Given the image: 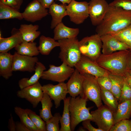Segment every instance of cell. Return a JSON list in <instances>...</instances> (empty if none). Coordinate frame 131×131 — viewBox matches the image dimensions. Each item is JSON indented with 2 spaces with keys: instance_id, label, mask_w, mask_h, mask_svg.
I'll return each instance as SVG.
<instances>
[{
  "instance_id": "6da1fadb",
  "label": "cell",
  "mask_w": 131,
  "mask_h": 131,
  "mask_svg": "<svg viewBox=\"0 0 131 131\" xmlns=\"http://www.w3.org/2000/svg\"><path fill=\"white\" fill-rule=\"evenodd\" d=\"M131 24V11L109 5L103 20L96 26V31L100 36L113 34L125 28Z\"/></svg>"
},
{
  "instance_id": "7a4b0ae2",
  "label": "cell",
  "mask_w": 131,
  "mask_h": 131,
  "mask_svg": "<svg viewBox=\"0 0 131 131\" xmlns=\"http://www.w3.org/2000/svg\"><path fill=\"white\" fill-rule=\"evenodd\" d=\"M129 51H119L107 55L101 54L95 61L110 73L124 76L127 70V59Z\"/></svg>"
},
{
  "instance_id": "3957f363",
  "label": "cell",
  "mask_w": 131,
  "mask_h": 131,
  "mask_svg": "<svg viewBox=\"0 0 131 131\" xmlns=\"http://www.w3.org/2000/svg\"><path fill=\"white\" fill-rule=\"evenodd\" d=\"M88 99L84 97L78 96L75 98L71 97L69 105L70 113V126L71 131L75 130L77 126L85 120L91 121L92 115L90 112L91 107H86Z\"/></svg>"
},
{
  "instance_id": "277c9868",
  "label": "cell",
  "mask_w": 131,
  "mask_h": 131,
  "mask_svg": "<svg viewBox=\"0 0 131 131\" xmlns=\"http://www.w3.org/2000/svg\"><path fill=\"white\" fill-rule=\"evenodd\" d=\"M60 52L59 57L62 61L69 66L74 67L79 61L82 54L79 46V41L76 37L58 41Z\"/></svg>"
},
{
  "instance_id": "5b68a950",
  "label": "cell",
  "mask_w": 131,
  "mask_h": 131,
  "mask_svg": "<svg viewBox=\"0 0 131 131\" xmlns=\"http://www.w3.org/2000/svg\"><path fill=\"white\" fill-rule=\"evenodd\" d=\"M102 45L100 37L97 33L84 37L79 41L82 55L95 61L101 54Z\"/></svg>"
},
{
  "instance_id": "8992f818",
  "label": "cell",
  "mask_w": 131,
  "mask_h": 131,
  "mask_svg": "<svg viewBox=\"0 0 131 131\" xmlns=\"http://www.w3.org/2000/svg\"><path fill=\"white\" fill-rule=\"evenodd\" d=\"M82 74L84 77L83 84V96L93 102L98 108L102 106L101 89L94 76L88 74Z\"/></svg>"
},
{
  "instance_id": "52a82bcc",
  "label": "cell",
  "mask_w": 131,
  "mask_h": 131,
  "mask_svg": "<svg viewBox=\"0 0 131 131\" xmlns=\"http://www.w3.org/2000/svg\"><path fill=\"white\" fill-rule=\"evenodd\" d=\"M114 112L106 105H102L91 112V121L94 122L98 128L103 131H110L115 124Z\"/></svg>"
},
{
  "instance_id": "ba28073f",
  "label": "cell",
  "mask_w": 131,
  "mask_h": 131,
  "mask_svg": "<svg viewBox=\"0 0 131 131\" xmlns=\"http://www.w3.org/2000/svg\"><path fill=\"white\" fill-rule=\"evenodd\" d=\"M74 70L64 62L58 66L50 65L49 68L43 72L41 78L59 83L64 82L70 77Z\"/></svg>"
},
{
  "instance_id": "9c48e42d",
  "label": "cell",
  "mask_w": 131,
  "mask_h": 131,
  "mask_svg": "<svg viewBox=\"0 0 131 131\" xmlns=\"http://www.w3.org/2000/svg\"><path fill=\"white\" fill-rule=\"evenodd\" d=\"M89 2L72 0L66 6L67 16L70 21L77 25L82 23L89 16Z\"/></svg>"
},
{
  "instance_id": "30bf717a",
  "label": "cell",
  "mask_w": 131,
  "mask_h": 131,
  "mask_svg": "<svg viewBox=\"0 0 131 131\" xmlns=\"http://www.w3.org/2000/svg\"><path fill=\"white\" fill-rule=\"evenodd\" d=\"M74 67L81 74H89L94 76L96 78L108 75L110 73L99 66L95 61L82 55L80 59Z\"/></svg>"
},
{
  "instance_id": "8fae6325",
  "label": "cell",
  "mask_w": 131,
  "mask_h": 131,
  "mask_svg": "<svg viewBox=\"0 0 131 131\" xmlns=\"http://www.w3.org/2000/svg\"><path fill=\"white\" fill-rule=\"evenodd\" d=\"M88 11L92 24L99 25L103 19L109 7L106 0H90L89 2Z\"/></svg>"
},
{
  "instance_id": "7c38bea8",
  "label": "cell",
  "mask_w": 131,
  "mask_h": 131,
  "mask_svg": "<svg viewBox=\"0 0 131 131\" xmlns=\"http://www.w3.org/2000/svg\"><path fill=\"white\" fill-rule=\"evenodd\" d=\"M42 86L38 81L33 85L18 90L17 96L19 98L26 99L35 108L41 101L43 95Z\"/></svg>"
},
{
  "instance_id": "4fadbf2b",
  "label": "cell",
  "mask_w": 131,
  "mask_h": 131,
  "mask_svg": "<svg viewBox=\"0 0 131 131\" xmlns=\"http://www.w3.org/2000/svg\"><path fill=\"white\" fill-rule=\"evenodd\" d=\"M49 13L47 9L37 0H33L28 4L22 14L23 19L34 23L41 20Z\"/></svg>"
},
{
  "instance_id": "5bb4252c",
  "label": "cell",
  "mask_w": 131,
  "mask_h": 131,
  "mask_svg": "<svg viewBox=\"0 0 131 131\" xmlns=\"http://www.w3.org/2000/svg\"><path fill=\"white\" fill-rule=\"evenodd\" d=\"M42 90L43 93L48 95L54 101L56 108L60 106L61 101L66 98L68 93L66 83L64 82L56 85L50 83L44 85L42 86Z\"/></svg>"
},
{
  "instance_id": "9a60e30c",
  "label": "cell",
  "mask_w": 131,
  "mask_h": 131,
  "mask_svg": "<svg viewBox=\"0 0 131 131\" xmlns=\"http://www.w3.org/2000/svg\"><path fill=\"white\" fill-rule=\"evenodd\" d=\"M38 61L37 57L21 55L15 52L13 55L12 70L32 72L34 71L36 64Z\"/></svg>"
},
{
  "instance_id": "2e32d148",
  "label": "cell",
  "mask_w": 131,
  "mask_h": 131,
  "mask_svg": "<svg viewBox=\"0 0 131 131\" xmlns=\"http://www.w3.org/2000/svg\"><path fill=\"white\" fill-rule=\"evenodd\" d=\"M100 37L103 54H109L118 51L130 49L128 46L111 34H105Z\"/></svg>"
},
{
  "instance_id": "e0dca14e",
  "label": "cell",
  "mask_w": 131,
  "mask_h": 131,
  "mask_svg": "<svg viewBox=\"0 0 131 131\" xmlns=\"http://www.w3.org/2000/svg\"><path fill=\"white\" fill-rule=\"evenodd\" d=\"M84 77L76 69L66 83L69 93L71 97L75 98L78 96H83V84Z\"/></svg>"
},
{
  "instance_id": "ac0fdd59",
  "label": "cell",
  "mask_w": 131,
  "mask_h": 131,
  "mask_svg": "<svg viewBox=\"0 0 131 131\" xmlns=\"http://www.w3.org/2000/svg\"><path fill=\"white\" fill-rule=\"evenodd\" d=\"M66 4H58L54 2L49 8V13L52 17L50 28H54L59 24L62 22L63 18L67 15Z\"/></svg>"
},
{
  "instance_id": "d6986e66",
  "label": "cell",
  "mask_w": 131,
  "mask_h": 131,
  "mask_svg": "<svg viewBox=\"0 0 131 131\" xmlns=\"http://www.w3.org/2000/svg\"><path fill=\"white\" fill-rule=\"evenodd\" d=\"M13 55L10 53H0V75L6 80L13 75Z\"/></svg>"
},
{
  "instance_id": "ffe728a7",
  "label": "cell",
  "mask_w": 131,
  "mask_h": 131,
  "mask_svg": "<svg viewBox=\"0 0 131 131\" xmlns=\"http://www.w3.org/2000/svg\"><path fill=\"white\" fill-rule=\"evenodd\" d=\"M79 32L78 28H72L65 25L62 22L57 25L54 30L53 38L58 41L69 39L77 37Z\"/></svg>"
},
{
  "instance_id": "44dd1931",
  "label": "cell",
  "mask_w": 131,
  "mask_h": 131,
  "mask_svg": "<svg viewBox=\"0 0 131 131\" xmlns=\"http://www.w3.org/2000/svg\"><path fill=\"white\" fill-rule=\"evenodd\" d=\"M46 69L45 66L42 63L39 61L37 62L35 66L34 74L30 78H24L18 81V85L20 89L37 82Z\"/></svg>"
},
{
  "instance_id": "7402d4cb",
  "label": "cell",
  "mask_w": 131,
  "mask_h": 131,
  "mask_svg": "<svg viewBox=\"0 0 131 131\" xmlns=\"http://www.w3.org/2000/svg\"><path fill=\"white\" fill-rule=\"evenodd\" d=\"M23 40L19 31L8 37L4 38L0 37V52H8L21 43Z\"/></svg>"
},
{
  "instance_id": "603a6c76",
  "label": "cell",
  "mask_w": 131,
  "mask_h": 131,
  "mask_svg": "<svg viewBox=\"0 0 131 131\" xmlns=\"http://www.w3.org/2000/svg\"><path fill=\"white\" fill-rule=\"evenodd\" d=\"M39 28L38 25L23 24L20 25L18 31L23 40L28 42H33L41 34L40 32L37 31Z\"/></svg>"
},
{
  "instance_id": "cb8c5ba5",
  "label": "cell",
  "mask_w": 131,
  "mask_h": 131,
  "mask_svg": "<svg viewBox=\"0 0 131 131\" xmlns=\"http://www.w3.org/2000/svg\"><path fill=\"white\" fill-rule=\"evenodd\" d=\"M131 115V99L119 103L114 111L115 124L124 119H128Z\"/></svg>"
},
{
  "instance_id": "d4e9b609",
  "label": "cell",
  "mask_w": 131,
  "mask_h": 131,
  "mask_svg": "<svg viewBox=\"0 0 131 131\" xmlns=\"http://www.w3.org/2000/svg\"><path fill=\"white\" fill-rule=\"evenodd\" d=\"M14 48L17 53L21 55L33 57L40 53L37 43L34 41L28 42L23 40Z\"/></svg>"
},
{
  "instance_id": "484cf974",
  "label": "cell",
  "mask_w": 131,
  "mask_h": 131,
  "mask_svg": "<svg viewBox=\"0 0 131 131\" xmlns=\"http://www.w3.org/2000/svg\"><path fill=\"white\" fill-rule=\"evenodd\" d=\"M56 41L53 38L41 35L38 47L40 53L42 55H48L54 48L59 47V42Z\"/></svg>"
},
{
  "instance_id": "4316f807",
  "label": "cell",
  "mask_w": 131,
  "mask_h": 131,
  "mask_svg": "<svg viewBox=\"0 0 131 131\" xmlns=\"http://www.w3.org/2000/svg\"><path fill=\"white\" fill-rule=\"evenodd\" d=\"M52 100L48 95L44 93L40 101L41 108L39 111L40 116L46 122L53 116L51 112L53 106Z\"/></svg>"
},
{
  "instance_id": "83f0119b",
  "label": "cell",
  "mask_w": 131,
  "mask_h": 131,
  "mask_svg": "<svg viewBox=\"0 0 131 131\" xmlns=\"http://www.w3.org/2000/svg\"><path fill=\"white\" fill-rule=\"evenodd\" d=\"M71 97L66 98L64 100V109L60 123L59 131H71L70 128V116L69 109V101Z\"/></svg>"
},
{
  "instance_id": "f1b7e54d",
  "label": "cell",
  "mask_w": 131,
  "mask_h": 131,
  "mask_svg": "<svg viewBox=\"0 0 131 131\" xmlns=\"http://www.w3.org/2000/svg\"><path fill=\"white\" fill-rule=\"evenodd\" d=\"M15 18L20 20L23 19L22 13L0 2V19Z\"/></svg>"
},
{
  "instance_id": "f546056e",
  "label": "cell",
  "mask_w": 131,
  "mask_h": 131,
  "mask_svg": "<svg viewBox=\"0 0 131 131\" xmlns=\"http://www.w3.org/2000/svg\"><path fill=\"white\" fill-rule=\"evenodd\" d=\"M111 82V91L118 101L119 100L124 80L123 76L109 73L108 74Z\"/></svg>"
},
{
  "instance_id": "4dcf8cb0",
  "label": "cell",
  "mask_w": 131,
  "mask_h": 131,
  "mask_svg": "<svg viewBox=\"0 0 131 131\" xmlns=\"http://www.w3.org/2000/svg\"><path fill=\"white\" fill-rule=\"evenodd\" d=\"M14 110L15 113L19 117L20 121L30 131H38L37 128L30 119L25 109L16 106L14 107Z\"/></svg>"
},
{
  "instance_id": "1f68e13d",
  "label": "cell",
  "mask_w": 131,
  "mask_h": 131,
  "mask_svg": "<svg viewBox=\"0 0 131 131\" xmlns=\"http://www.w3.org/2000/svg\"><path fill=\"white\" fill-rule=\"evenodd\" d=\"M100 88L102 100L106 106L115 111L118 104V100L111 91Z\"/></svg>"
},
{
  "instance_id": "d6a6232c",
  "label": "cell",
  "mask_w": 131,
  "mask_h": 131,
  "mask_svg": "<svg viewBox=\"0 0 131 131\" xmlns=\"http://www.w3.org/2000/svg\"><path fill=\"white\" fill-rule=\"evenodd\" d=\"M128 46L131 50V24L115 33L111 34Z\"/></svg>"
},
{
  "instance_id": "836d02e7",
  "label": "cell",
  "mask_w": 131,
  "mask_h": 131,
  "mask_svg": "<svg viewBox=\"0 0 131 131\" xmlns=\"http://www.w3.org/2000/svg\"><path fill=\"white\" fill-rule=\"evenodd\" d=\"M25 110L32 121L37 128L38 131H46V122L41 116L30 109L26 108Z\"/></svg>"
},
{
  "instance_id": "e575fe53",
  "label": "cell",
  "mask_w": 131,
  "mask_h": 131,
  "mask_svg": "<svg viewBox=\"0 0 131 131\" xmlns=\"http://www.w3.org/2000/svg\"><path fill=\"white\" fill-rule=\"evenodd\" d=\"M61 116L59 113H56L50 118L46 123V131H59V123Z\"/></svg>"
},
{
  "instance_id": "d590c367",
  "label": "cell",
  "mask_w": 131,
  "mask_h": 131,
  "mask_svg": "<svg viewBox=\"0 0 131 131\" xmlns=\"http://www.w3.org/2000/svg\"><path fill=\"white\" fill-rule=\"evenodd\" d=\"M110 131H131V119L119 121L114 124Z\"/></svg>"
},
{
  "instance_id": "8d00e7d4",
  "label": "cell",
  "mask_w": 131,
  "mask_h": 131,
  "mask_svg": "<svg viewBox=\"0 0 131 131\" xmlns=\"http://www.w3.org/2000/svg\"><path fill=\"white\" fill-rule=\"evenodd\" d=\"M131 99V88L127 82L124 77V80L121 94L118 101L119 103H120Z\"/></svg>"
},
{
  "instance_id": "74e56055",
  "label": "cell",
  "mask_w": 131,
  "mask_h": 131,
  "mask_svg": "<svg viewBox=\"0 0 131 131\" xmlns=\"http://www.w3.org/2000/svg\"><path fill=\"white\" fill-rule=\"evenodd\" d=\"M110 6L118 7L131 11V0H114L109 4Z\"/></svg>"
},
{
  "instance_id": "f35d334b",
  "label": "cell",
  "mask_w": 131,
  "mask_h": 131,
  "mask_svg": "<svg viewBox=\"0 0 131 131\" xmlns=\"http://www.w3.org/2000/svg\"><path fill=\"white\" fill-rule=\"evenodd\" d=\"M96 79L100 87L111 91L112 83L108 75L98 77Z\"/></svg>"
},
{
  "instance_id": "ab89813d",
  "label": "cell",
  "mask_w": 131,
  "mask_h": 131,
  "mask_svg": "<svg viewBox=\"0 0 131 131\" xmlns=\"http://www.w3.org/2000/svg\"><path fill=\"white\" fill-rule=\"evenodd\" d=\"M23 0H0V2L6 5L19 11Z\"/></svg>"
},
{
  "instance_id": "60d3db41",
  "label": "cell",
  "mask_w": 131,
  "mask_h": 131,
  "mask_svg": "<svg viewBox=\"0 0 131 131\" xmlns=\"http://www.w3.org/2000/svg\"><path fill=\"white\" fill-rule=\"evenodd\" d=\"M90 120L88 119L82 122V124L83 127L89 131H103L101 129L93 127L91 124Z\"/></svg>"
},
{
  "instance_id": "b9f144b4",
  "label": "cell",
  "mask_w": 131,
  "mask_h": 131,
  "mask_svg": "<svg viewBox=\"0 0 131 131\" xmlns=\"http://www.w3.org/2000/svg\"><path fill=\"white\" fill-rule=\"evenodd\" d=\"M8 122V128L9 131H16V123L13 119V117L11 114Z\"/></svg>"
},
{
  "instance_id": "7bdbcfd3",
  "label": "cell",
  "mask_w": 131,
  "mask_h": 131,
  "mask_svg": "<svg viewBox=\"0 0 131 131\" xmlns=\"http://www.w3.org/2000/svg\"><path fill=\"white\" fill-rule=\"evenodd\" d=\"M16 131H30L28 128L21 121L16 122Z\"/></svg>"
},
{
  "instance_id": "ee69618b",
  "label": "cell",
  "mask_w": 131,
  "mask_h": 131,
  "mask_svg": "<svg viewBox=\"0 0 131 131\" xmlns=\"http://www.w3.org/2000/svg\"><path fill=\"white\" fill-rule=\"evenodd\" d=\"M44 7L49 8L54 2V0H37Z\"/></svg>"
},
{
  "instance_id": "f6af8a7d",
  "label": "cell",
  "mask_w": 131,
  "mask_h": 131,
  "mask_svg": "<svg viewBox=\"0 0 131 131\" xmlns=\"http://www.w3.org/2000/svg\"><path fill=\"white\" fill-rule=\"evenodd\" d=\"M124 76L127 82L131 88V74L127 70Z\"/></svg>"
},
{
  "instance_id": "bcb514c9",
  "label": "cell",
  "mask_w": 131,
  "mask_h": 131,
  "mask_svg": "<svg viewBox=\"0 0 131 131\" xmlns=\"http://www.w3.org/2000/svg\"><path fill=\"white\" fill-rule=\"evenodd\" d=\"M129 50L127 59V69L131 70V50Z\"/></svg>"
},
{
  "instance_id": "7dc6e473",
  "label": "cell",
  "mask_w": 131,
  "mask_h": 131,
  "mask_svg": "<svg viewBox=\"0 0 131 131\" xmlns=\"http://www.w3.org/2000/svg\"><path fill=\"white\" fill-rule=\"evenodd\" d=\"M56 0L59 1L63 4H69L71 2L72 0Z\"/></svg>"
},
{
  "instance_id": "c3c4849f",
  "label": "cell",
  "mask_w": 131,
  "mask_h": 131,
  "mask_svg": "<svg viewBox=\"0 0 131 131\" xmlns=\"http://www.w3.org/2000/svg\"><path fill=\"white\" fill-rule=\"evenodd\" d=\"M86 129L85 128L83 127H79L78 129V131H86Z\"/></svg>"
},
{
  "instance_id": "681fc988",
  "label": "cell",
  "mask_w": 131,
  "mask_h": 131,
  "mask_svg": "<svg viewBox=\"0 0 131 131\" xmlns=\"http://www.w3.org/2000/svg\"><path fill=\"white\" fill-rule=\"evenodd\" d=\"M127 71L130 73L131 74V70H127Z\"/></svg>"
}]
</instances>
